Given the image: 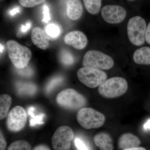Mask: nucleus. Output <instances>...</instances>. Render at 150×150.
I'll return each mask as SVG.
<instances>
[{
  "label": "nucleus",
  "mask_w": 150,
  "mask_h": 150,
  "mask_svg": "<svg viewBox=\"0 0 150 150\" xmlns=\"http://www.w3.org/2000/svg\"><path fill=\"white\" fill-rule=\"evenodd\" d=\"M32 150H51L49 147L45 144L37 145Z\"/></svg>",
  "instance_id": "c756f323"
},
{
  "label": "nucleus",
  "mask_w": 150,
  "mask_h": 150,
  "mask_svg": "<svg viewBox=\"0 0 150 150\" xmlns=\"http://www.w3.org/2000/svg\"><path fill=\"white\" fill-rule=\"evenodd\" d=\"M128 87V83L125 79L115 77L106 80L99 86L98 91L105 98H115L125 93Z\"/></svg>",
  "instance_id": "7ed1b4c3"
},
{
  "label": "nucleus",
  "mask_w": 150,
  "mask_h": 150,
  "mask_svg": "<svg viewBox=\"0 0 150 150\" xmlns=\"http://www.w3.org/2000/svg\"><path fill=\"white\" fill-rule=\"evenodd\" d=\"M94 142L100 150H113L112 138L107 133L101 132L94 136Z\"/></svg>",
  "instance_id": "2eb2a0df"
},
{
  "label": "nucleus",
  "mask_w": 150,
  "mask_h": 150,
  "mask_svg": "<svg viewBox=\"0 0 150 150\" xmlns=\"http://www.w3.org/2000/svg\"><path fill=\"white\" fill-rule=\"evenodd\" d=\"M75 144L76 147L79 150H88L84 142L79 138H76L75 140Z\"/></svg>",
  "instance_id": "393cba45"
},
{
  "label": "nucleus",
  "mask_w": 150,
  "mask_h": 150,
  "mask_svg": "<svg viewBox=\"0 0 150 150\" xmlns=\"http://www.w3.org/2000/svg\"><path fill=\"white\" fill-rule=\"evenodd\" d=\"M61 62L66 66H71L74 62V58L72 54L69 51L63 49L60 55Z\"/></svg>",
  "instance_id": "412c9836"
},
{
  "label": "nucleus",
  "mask_w": 150,
  "mask_h": 150,
  "mask_svg": "<svg viewBox=\"0 0 150 150\" xmlns=\"http://www.w3.org/2000/svg\"><path fill=\"white\" fill-rule=\"evenodd\" d=\"M43 14L44 17L42 21L44 23H47L50 20V14H49V8L46 5L43 6Z\"/></svg>",
  "instance_id": "a878e982"
},
{
  "label": "nucleus",
  "mask_w": 150,
  "mask_h": 150,
  "mask_svg": "<svg viewBox=\"0 0 150 150\" xmlns=\"http://www.w3.org/2000/svg\"><path fill=\"white\" fill-rule=\"evenodd\" d=\"M1 46V54L2 53H3L5 47L1 43V46Z\"/></svg>",
  "instance_id": "72a5a7b5"
},
{
  "label": "nucleus",
  "mask_w": 150,
  "mask_h": 150,
  "mask_svg": "<svg viewBox=\"0 0 150 150\" xmlns=\"http://www.w3.org/2000/svg\"><path fill=\"white\" fill-rule=\"evenodd\" d=\"M79 80L90 88H95L107 79L106 73L101 70L88 67L81 68L77 72Z\"/></svg>",
  "instance_id": "0eeeda50"
},
{
  "label": "nucleus",
  "mask_w": 150,
  "mask_h": 150,
  "mask_svg": "<svg viewBox=\"0 0 150 150\" xmlns=\"http://www.w3.org/2000/svg\"><path fill=\"white\" fill-rule=\"evenodd\" d=\"M141 141L139 138L131 133L121 135L118 140V147L122 150L139 147Z\"/></svg>",
  "instance_id": "4468645a"
},
{
  "label": "nucleus",
  "mask_w": 150,
  "mask_h": 150,
  "mask_svg": "<svg viewBox=\"0 0 150 150\" xmlns=\"http://www.w3.org/2000/svg\"><path fill=\"white\" fill-rule=\"evenodd\" d=\"M85 6L87 10L92 14H96L99 12L101 6L100 0H84Z\"/></svg>",
  "instance_id": "a211bd4d"
},
{
  "label": "nucleus",
  "mask_w": 150,
  "mask_h": 150,
  "mask_svg": "<svg viewBox=\"0 0 150 150\" xmlns=\"http://www.w3.org/2000/svg\"><path fill=\"white\" fill-rule=\"evenodd\" d=\"M27 115L23 107L15 106L8 112L6 120V126L9 131L17 132L23 129L26 124Z\"/></svg>",
  "instance_id": "1a4fd4ad"
},
{
  "label": "nucleus",
  "mask_w": 150,
  "mask_h": 150,
  "mask_svg": "<svg viewBox=\"0 0 150 150\" xmlns=\"http://www.w3.org/2000/svg\"><path fill=\"white\" fill-rule=\"evenodd\" d=\"M6 45L9 58L14 67L18 69L27 67L32 57L29 48L13 40H8Z\"/></svg>",
  "instance_id": "f257e3e1"
},
{
  "label": "nucleus",
  "mask_w": 150,
  "mask_h": 150,
  "mask_svg": "<svg viewBox=\"0 0 150 150\" xmlns=\"http://www.w3.org/2000/svg\"><path fill=\"white\" fill-rule=\"evenodd\" d=\"M31 116L32 118L30 119V126H34L36 124H42L43 123V121H42L43 120V115H38L36 116H33L31 115Z\"/></svg>",
  "instance_id": "b1692460"
},
{
  "label": "nucleus",
  "mask_w": 150,
  "mask_h": 150,
  "mask_svg": "<svg viewBox=\"0 0 150 150\" xmlns=\"http://www.w3.org/2000/svg\"><path fill=\"white\" fill-rule=\"evenodd\" d=\"M133 58L137 64L150 65V47H144L137 49L134 52Z\"/></svg>",
  "instance_id": "dca6fc26"
},
{
  "label": "nucleus",
  "mask_w": 150,
  "mask_h": 150,
  "mask_svg": "<svg viewBox=\"0 0 150 150\" xmlns=\"http://www.w3.org/2000/svg\"><path fill=\"white\" fill-rule=\"evenodd\" d=\"M7 150H31V147L26 141L18 140L12 143Z\"/></svg>",
  "instance_id": "6ab92c4d"
},
{
  "label": "nucleus",
  "mask_w": 150,
  "mask_h": 150,
  "mask_svg": "<svg viewBox=\"0 0 150 150\" xmlns=\"http://www.w3.org/2000/svg\"><path fill=\"white\" fill-rule=\"evenodd\" d=\"M74 136L73 129L70 127L60 126L56 129L52 137V146L55 150H69Z\"/></svg>",
  "instance_id": "6e6552de"
},
{
  "label": "nucleus",
  "mask_w": 150,
  "mask_h": 150,
  "mask_svg": "<svg viewBox=\"0 0 150 150\" xmlns=\"http://www.w3.org/2000/svg\"><path fill=\"white\" fill-rule=\"evenodd\" d=\"M125 8L117 5H107L103 8L101 15L108 23L116 24L123 21L126 18Z\"/></svg>",
  "instance_id": "9d476101"
},
{
  "label": "nucleus",
  "mask_w": 150,
  "mask_h": 150,
  "mask_svg": "<svg viewBox=\"0 0 150 150\" xmlns=\"http://www.w3.org/2000/svg\"><path fill=\"white\" fill-rule=\"evenodd\" d=\"M31 22L28 21L26 23L25 25H22L21 30V33H27L30 29L32 26Z\"/></svg>",
  "instance_id": "cd10ccee"
},
{
  "label": "nucleus",
  "mask_w": 150,
  "mask_h": 150,
  "mask_svg": "<svg viewBox=\"0 0 150 150\" xmlns=\"http://www.w3.org/2000/svg\"><path fill=\"white\" fill-rule=\"evenodd\" d=\"M22 6L25 8H31L42 4L44 0H19L18 1Z\"/></svg>",
  "instance_id": "4be33fe9"
},
{
  "label": "nucleus",
  "mask_w": 150,
  "mask_h": 150,
  "mask_svg": "<svg viewBox=\"0 0 150 150\" xmlns=\"http://www.w3.org/2000/svg\"><path fill=\"white\" fill-rule=\"evenodd\" d=\"M123 150H147L144 148L138 147L131 148V149H125Z\"/></svg>",
  "instance_id": "473e14b6"
},
{
  "label": "nucleus",
  "mask_w": 150,
  "mask_h": 150,
  "mask_svg": "<svg viewBox=\"0 0 150 150\" xmlns=\"http://www.w3.org/2000/svg\"><path fill=\"white\" fill-rule=\"evenodd\" d=\"M62 81V78L59 77L53 79L47 86V88H46L47 91H50L51 90L53 89L55 87L57 86L58 84L60 83Z\"/></svg>",
  "instance_id": "5701e85b"
},
{
  "label": "nucleus",
  "mask_w": 150,
  "mask_h": 150,
  "mask_svg": "<svg viewBox=\"0 0 150 150\" xmlns=\"http://www.w3.org/2000/svg\"><path fill=\"white\" fill-rule=\"evenodd\" d=\"M12 103V98L7 94L0 96V119L3 120L7 116Z\"/></svg>",
  "instance_id": "f3484780"
},
{
  "label": "nucleus",
  "mask_w": 150,
  "mask_h": 150,
  "mask_svg": "<svg viewBox=\"0 0 150 150\" xmlns=\"http://www.w3.org/2000/svg\"><path fill=\"white\" fill-rule=\"evenodd\" d=\"M64 40L66 44L78 50H82L87 45L88 39L82 32L78 30L71 31L65 35Z\"/></svg>",
  "instance_id": "9b49d317"
},
{
  "label": "nucleus",
  "mask_w": 150,
  "mask_h": 150,
  "mask_svg": "<svg viewBox=\"0 0 150 150\" xmlns=\"http://www.w3.org/2000/svg\"><path fill=\"white\" fill-rule=\"evenodd\" d=\"M146 23L142 17L130 18L127 25V33L130 42L135 46L143 45L145 41Z\"/></svg>",
  "instance_id": "423d86ee"
},
{
  "label": "nucleus",
  "mask_w": 150,
  "mask_h": 150,
  "mask_svg": "<svg viewBox=\"0 0 150 150\" xmlns=\"http://www.w3.org/2000/svg\"><path fill=\"white\" fill-rule=\"evenodd\" d=\"M31 38L33 43L42 50H46L49 46V38L46 32L40 27H35L32 30Z\"/></svg>",
  "instance_id": "f8f14e48"
},
{
  "label": "nucleus",
  "mask_w": 150,
  "mask_h": 150,
  "mask_svg": "<svg viewBox=\"0 0 150 150\" xmlns=\"http://www.w3.org/2000/svg\"><path fill=\"white\" fill-rule=\"evenodd\" d=\"M143 127L145 131H149L150 130V119H148L144 124Z\"/></svg>",
  "instance_id": "2f4dec72"
},
{
  "label": "nucleus",
  "mask_w": 150,
  "mask_h": 150,
  "mask_svg": "<svg viewBox=\"0 0 150 150\" xmlns=\"http://www.w3.org/2000/svg\"><path fill=\"white\" fill-rule=\"evenodd\" d=\"M145 40H146L147 43L150 45V22L148 25L146 30Z\"/></svg>",
  "instance_id": "c85d7f7f"
},
{
  "label": "nucleus",
  "mask_w": 150,
  "mask_h": 150,
  "mask_svg": "<svg viewBox=\"0 0 150 150\" xmlns=\"http://www.w3.org/2000/svg\"><path fill=\"white\" fill-rule=\"evenodd\" d=\"M45 32L48 36L54 39L58 38L60 36L61 32L59 25L54 23H51L46 26Z\"/></svg>",
  "instance_id": "aec40b11"
},
{
  "label": "nucleus",
  "mask_w": 150,
  "mask_h": 150,
  "mask_svg": "<svg viewBox=\"0 0 150 150\" xmlns=\"http://www.w3.org/2000/svg\"><path fill=\"white\" fill-rule=\"evenodd\" d=\"M56 101L59 106L70 110H80L87 104L86 98L72 88L65 89L60 92L56 96Z\"/></svg>",
  "instance_id": "f03ea898"
},
{
  "label": "nucleus",
  "mask_w": 150,
  "mask_h": 150,
  "mask_svg": "<svg viewBox=\"0 0 150 150\" xmlns=\"http://www.w3.org/2000/svg\"><path fill=\"white\" fill-rule=\"evenodd\" d=\"M6 146V142L3 135L2 132L1 131L0 133V150H5Z\"/></svg>",
  "instance_id": "bb28decb"
},
{
  "label": "nucleus",
  "mask_w": 150,
  "mask_h": 150,
  "mask_svg": "<svg viewBox=\"0 0 150 150\" xmlns=\"http://www.w3.org/2000/svg\"><path fill=\"white\" fill-rule=\"evenodd\" d=\"M114 64V61L111 57L96 50L87 51L83 61L84 67L100 70L110 69Z\"/></svg>",
  "instance_id": "39448f33"
},
{
  "label": "nucleus",
  "mask_w": 150,
  "mask_h": 150,
  "mask_svg": "<svg viewBox=\"0 0 150 150\" xmlns=\"http://www.w3.org/2000/svg\"><path fill=\"white\" fill-rule=\"evenodd\" d=\"M67 13L68 17L72 20H77L83 13V6L81 1L78 0L66 1Z\"/></svg>",
  "instance_id": "ddd939ff"
},
{
  "label": "nucleus",
  "mask_w": 150,
  "mask_h": 150,
  "mask_svg": "<svg viewBox=\"0 0 150 150\" xmlns=\"http://www.w3.org/2000/svg\"><path fill=\"white\" fill-rule=\"evenodd\" d=\"M76 118L79 124L86 129L100 128L105 121L103 113L91 108L84 107L79 110Z\"/></svg>",
  "instance_id": "20e7f679"
},
{
  "label": "nucleus",
  "mask_w": 150,
  "mask_h": 150,
  "mask_svg": "<svg viewBox=\"0 0 150 150\" xmlns=\"http://www.w3.org/2000/svg\"><path fill=\"white\" fill-rule=\"evenodd\" d=\"M16 36L18 38H21L22 37V33L20 32H18L16 34Z\"/></svg>",
  "instance_id": "f704fd0d"
},
{
  "label": "nucleus",
  "mask_w": 150,
  "mask_h": 150,
  "mask_svg": "<svg viewBox=\"0 0 150 150\" xmlns=\"http://www.w3.org/2000/svg\"><path fill=\"white\" fill-rule=\"evenodd\" d=\"M21 11V8L19 7H16L14 8L11 9L9 11V14L11 16H14L15 15L16 13H18Z\"/></svg>",
  "instance_id": "7c9ffc66"
}]
</instances>
